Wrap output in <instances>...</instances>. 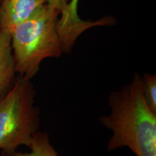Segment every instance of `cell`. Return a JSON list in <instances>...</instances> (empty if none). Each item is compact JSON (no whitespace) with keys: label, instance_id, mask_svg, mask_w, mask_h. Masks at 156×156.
Segmentation results:
<instances>
[{"label":"cell","instance_id":"5","mask_svg":"<svg viewBox=\"0 0 156 156\" xmlns=\"http://www.w3.org/2000/svg\"><path fill=\"white\" fill-rule=\"evenodd\" d=\"M46 4V0H2L0 29L11 32L17 25L32 16Z\"/></svg>","mask_w":156,"mask_h":156},{"label":"cell","instance_id":"1","mask_svg":"<svg viewBox=\"0 0 156 156\" xmlns=\"http://www.w3.org/2000/svg\"><path fill=\"white\" fill-rule=\"evenodd\" d=\"M111 113L100 117L101 124L112 132L108 151L126 147L136 156H156V114L146 103L142 77L135 74L127 85L111 93Z\"/></svg>","mask_w":156,"mask_h":156},{"label":"cell","instance_id":"6","mask_svg":"<svg viewBox=\"0 0 156 156\" xmlns=\"http://www.w3.org/2000/svg\"><path fill=\"white\" fill-rule=\"evenodd\" d=\"M11 45V33L0 29V101L13 87L17 76Z\"/></svg>","mask_w":156,"mask_h":156},{"label":"cell","instance_id":"10","mask_svg":"<svg viewBox=\"0 0 156 156\" xmlns=\"http://www.w3.org/2000/svg\"><path fill=\"white\" fill-rule=\"evenodd\" d=\"M1 3H2V0H0V6H1Z\"/></svg>","mask_w":156,"mask_h":156},{"label":"cell","instance_id":"3","mask_svg":"<svg viewBox=\"0 0 156 156\" xmlns=\"http://www.w3.org/2000/svg\"><path fill=\"white\" fill-rule=\"evenodd\" d=\"M36 90L30 80L17 75L0 101V151L11 156L21 145L28 147L40 125V110L35 105Z\"/></svg>","mask_w":156,"mask_h":156},{"label":"cell","instance_id":"7","mask_svg":"<svg viewBox=\"0 0 156 156\" xmlns=\"http://www.w3.org/2000/svg\"><path fill=\"white\" fill-rule=\"evenodd\" d=\"M28 147V153L16 151L11 156H58L57 152L51 143L48 134L39 130L33 136Z\"/></svg>","mask_w":156,"mask_h":156},{"label":"cell","instance_id":"8","mask_svg":"<svg viewBox=\"0 0 156 156\" xmlns=\"http://www.w3.org/2000/svg\"><path fill=\"white\" fill-rule=\"evenodd\" d=\"M144 98L150 109L156 114V75L145 73L142 77Z\"/></svg>","mask_w":156,"mask_h":156},{"label":"cell","instance_id":"2","mask_svg":"<svg viewBox=\"0 0 156 156\" xmlns=\"http://www.w3.org/2000/svg\"><path fill=\"white\" fill-rule=\"evenodd\" d=\"M59 12L47 4L11 30V45L17 75L28 80L41 62L63 54L57 24Z\"/></svg>","mask_w":156,"mask_h":156},{"label":"cell","instance_id":"9","mask_svg":"<svg viewBox=\"0 0 156 156\" xmlns=\"http://www.w3.org/2000/svg\"><path fill=\"white\" fill-rule=\"evenodd\" d=\"M69 1V0H46V3H47V5L58 11L59 16H62L67 10Z\"/></svg>","mask_w":156,"mask_h":156},{"label":"cell","instance_id":"4","mask_svg":"<svg viewBox=\"0 0 156 156\" xmlns=\"http://www.w3.org/2000/svg\"><path fill=\"white\" fill-rule=\"evenodd\" d=\"M78 2L79 0H69L65 13L59 16L58 20V33L64 54L71 52L77 39L85 31L94 27L109 26L116 23L112 17H104L95 21L83 20L78 15Z\"/></svg>","mask_w":156,"mask_h":156}]
</instances>
